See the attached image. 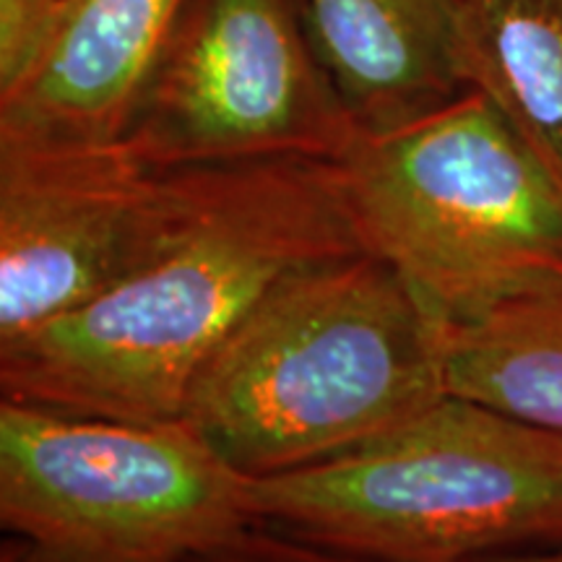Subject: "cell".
<instances>
[{
	"mask_svg": "<svg viewBox=\"0 0 562 562\" xmlns=\"http://www.w3.org/2000/svg\"><path fill=\"white\" fill-rule=\"evenodd\" d=\"M357 136L300 0H186L123 144L154 170H178L339 161Z\"/></svg>",
	"mask_w": 562,
	"mask_h": 562,
	"instance_id": "6",
	"label": "cell"
},
{
	"mask_svg": "<svg viewBox=\"0 0 562 562\" xmlns=\"http://www.w3.org/2000/svg\"><path fill=\"white\" fill-rule=\"evenodd\" d=\"M66 0H0V87L30 60Z\"/></svg>",
	"mask_w": 562,
	"mask_h": 562,
	"instance_id": "13",
	"label": "cell"
},
{
	"mask_svg": "<svg viewBox=\"0 0 562 562\" xmlns=\"http://www.w3.org/2000/svg\"><path fill=\"white\" fill-rule=\"evenodd\" d=\"M186 0H66L0 87V140L115 144Z\"/></svg>",
	"mask_w": 562,
	"mask_h": 562,
	"instance_id": "8",
	"label": "cell"
},
{
	"mask_svg": "<svg viewBox=\"0 0 562 562\" xmlns=\"http://www.w3.org/2000/svg\"><path fill=\"white\" fill-rule=\"evenodd\" d=\"M360 133H385L459 97V0H300Z\"/></svg>",
	"mask_w": 562,
	"mask_h": 562,
	"instance_id": "9",
	"label": "cell"
},
{
	"mask_svg": "<svg viewBox=\"0 0 562 562\" xmlns=\"http://www.w3.org/2000/svg\"><path fill=\"white\" fill-rule=\"evenodd\" d=\"M191 562H378L360 554L315 544L266 524H250Z\"/></svg>",
	"mask_w": 562,
	"mask_h": 562,
	"instance_id": "12",
	"label": "cell"
},
{
	"mask_svg": "<svg viewBox=\"0 0 562 562\" xmlns=\"http://www.w3.org/2000/svg\"><path fill=\"white\" fill-rule=\"evenodd\" d=\"M448 331L368 250L284 279L199 372L180 419L245 480L349 456L448 393Z\"/></svg>",
	"mask_w": 562,
	"mask_h": 562,
	"instance_id": "2",
	"label": "cell"
},
{
	"mask_svg": "<svg viewBox=\"0 0 562 562\" xmlns=\"http://www.w3.org/2000/svg\"><path fill=\"white\" fill-rule=\"evenodd\" d=\"M448 391L562 432V273L448 331Z\"/></svg>",
	"mask_w": 562,
	"mask_h": 562,
	"instance_id": "11",
	"label": "cell"
},
{
	"mask_svg": "<svg viewBox=\"0 0 562 562\" xmlns=\"http://www.w3.org/2000/svg\"><path fill=\"white\" fill-rule=\"evenodd\" d=\"M364 250L446 331L562 273V186L482 91L339 159Z\"/></svg>",
	"mask_w": 562,
	"mask_h": 562,
	"instance_id": "4",
	"label": "cell"
},
{
	"mask_svg": "<svg viewBox=\"0 0 562 562\" xmlns=\"http://www.w3.org/2000/svg\"><path fill=\"white\" fill-rule=\"evenodd\" d=\"M248 482L182 422L0 402V562H191L256 524Z\"/></svg>",
	"mask_w": 562,
	"mask_h": 562,
	"instance_id": "5",
	"label": "cell"
},
{
	"mask_svg": "<svg viewBox=\"0 0 562 562\" xmlns=\"http://www.w3.org/2000/svg\"><path fill=\"white\" fill-rule=\"evenodd\" d=\"M459 70L562 186V0H459Z\"/></svg>",
	"mask_w": 562,
	"mask_h": 562,
	"instance_id": "10",
	"label": "cell"
},
{
	"mask_svg": "<svg viewBox=\"0 0 562 562\" xmlns=\"http://www.w3.org/2000/svg\"><path fill=\"white\" fill-rule=\"evenodd\" d=\"M165 172L167 216L154 250L81 311L0 347L3 398L178 422L199 372L271 290L364 250L334 159Z\"/></svg>",
	"mask_w": 562,
	"mask_h": 562,
	"instance_id": "1",
	"label": "cell"
},
{
	"mask_svg": "<svg viewBox=\"0 0 562 562\" xmlns=\"http://www.w3.org/2000/svg\"><path fill=\"white\" fill-rule=\"evenodd\" d=\"M256 524L378 562L562 544V432L448 391L383 440L248 482Z\"/></svg>",
	"mask_w": 562,
	"mask_h": 562,
	"instance_id": "3",
	"label": "cell"
},
{
	"mask_svg": "<svg viewBox=\"0 0 562 562\" xmlns=\"http://www.w3.org/2000/svg\"><path fill=\"white\" fill-rule=\"evenodd\" d=\"M482 562H562V544L547 547V550L503 554V558H492V560H482Z\"/></svg>",
	"mask_w": 562,
	"mask_h": 562,
	"instance_id": "14",
	"label": "cell"
},
{
	"mask_svg": "<svg viewBox=\"0 0 562 562\" xmlns=\"http://www.w3.org/2000/svg\"><path fill=\"white\" fill-rule=\"evenodd\" d=\"M167 172L115 144L0 140V347L81 311L157 245Z\"/></svg>",
	"mask_w": 562,
	"mask_h": 562,
	"instance_id": "7",
	"label": "cell"
}]
</instances>
